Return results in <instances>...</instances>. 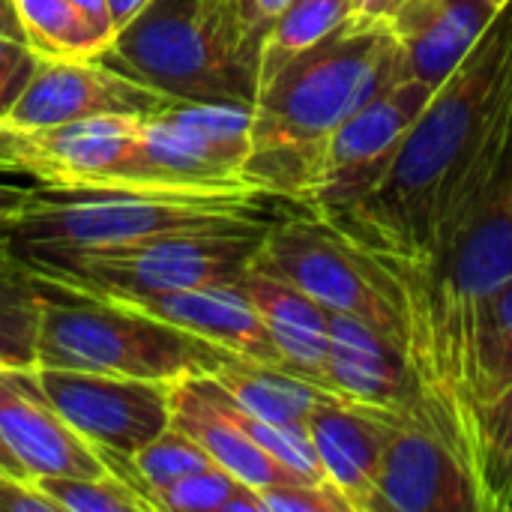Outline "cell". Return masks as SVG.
I'll list each match as a JSON object with an SVG mask.
<instances>
[{"instance_id": "30bf717a", "label": "cell", "mask_w": 512, "mask_h": 512, "mask_svg": "<svg viewBox=\"0 0 512 512\" xmlns=\"http://www.w3.org/2000/svg\"><path fill=\"white\" fill-rule=\"evenodd\" d=\"M435 90L429 81L405 78L351 114L324 144V177L306 210L321 216L372 195Z\"/></svg>"}, {"instance_id": "44dd1931", "label": "cell", "mask_w": 512, "mask_h": 512, "mask_svg": "<svg viewBox=\"0 0 512 512\" xmlns=\"http://www.w3.org/2000/svg\"><path fill=\"white\" fill-rule=\"evenodd\" d=\"M171 426L201 444L219 468L258 492L291 483H312L267 450H261L237 423H231L210 399H204L189 378L171 384Z\"/></svg>"}, {"instance_id": "83f0119b", "label": "cell", "mask_w": 512, "mask_h": 512, "mask_svg": "<svg viewBox=\"0 0 512 512\" xmlns=\"http://www.w3.org/2000/svg\"><path fill=\"white\" fill-rule=\"evenodd\" d=\"M33 483L57 512H156L150 498L114 468L102 477H39Z\"/></svg>"}, {"instance_id": "f35d334b", "label": "cell", "mask_w": 512, "mask_h": 512, "mask_svg": "<svg viewBox=\"0 0 512 512\" xmlns=\"http://www.w3.org/2000/svg\"><path fill=\"white\" fill-rule=\"evenodd\" d=\"M0 474H9V477L30 480V477H27V471L21 468V462L15 459V453L9 450V444L3 441V435H0Z\"/></svg>"}, {"instance_id": "f546056e", "label": "cell", "mask_w": 512, "mask_h": 512, "mask_svg": "<svg viewBox=\"0 0 512 512\" xmlns=\"http://www.w3.org/2000/svg\"><path fill=\"white\" fill-rule=\"evenodd\" d=\"M240 486L243 483L234 474L219 465H210L153 495V507L156 512H222Z\"/></svg>"}, {"instance_id": "3957f363", "label": "cell", "mask_w": 512, "mask_h": 512, "mask_svg": "<svg viewBox=\"0 0 512 512\" xmlns=\"http://www.w3.org/2000/svg\"><path fill=\"white\" fill-rule=\"evenodd\" d=\"M512 81V3L432 93L384 183L363 201L315 216L360 252L405 255L441 186L474 156Z\"/></svg>"}, {"instance_id": "5bb4252c", "label": "cell", "mask_w": 512, "mask_h": 512, "mask_svg": "<svg viewBox=\"0 0 512 512\" xmlns=\"http://www.w3.org/2000/svg\"><path fill=\"white\" fill-rule=\"evenodd\" d=\"M378 512H483V498L459 450L429 420L414 417L387 441Z\"/></svg>"}, {"instance_id": "ac0fdd59", "label": "cell", "mask_w": 512, "mask_h": 512, "mask_svg": "<svg viewBox=\"0 0 512 512\" xmlns=\"http://www.w3.org/2000/svg\"><path fill=\"white\" fill-rule=\"evenodd\" d=\"M123 303H132V306L234 354L243 363L285 369L282 351L276 348L261 312L255 309L249 294L240 288V282L204 285V288L156 294V297H141V300H123Z\"/></svg>"}, {"instance_id": "d590c367", "label": "cell", "mask_w": 512, "mask_h": 512, "mask_svg": "<svg viewBox=\"0 0 512 512\" xmlns=\"http://www.w3.org/2000/svg\"><path fill=\"white\" fill-rule=\"evenodd\" d=\"M33 189L27 186H12V183H0V216H18L21 207L27 204Z\"/></svg>"}, {"instance_id": "ba28073f", "label": "cell", "mask_w": 512, "mask_h": 512, "mask_svg": "<svg viewBox=\"0 0 512 512\" xmlns=\"http://www.w3.org/2000/svg\"><path fill=\"white\" fill-rule=\"evenodd\" d=\"M252 267L291 282L330 312L366 321L402 348V327L390 303L366 279L348 243L339 240L312 213L306 219L279 216L267 228V237L255 252Z\"/></svg>"}, {"instance_id": "6da1fadb", "label": "cell", "mask_w": 512, "mask_h": 512, "mask_svg": "<svg viewBox=\"0 0 512 512\" xmlns=\"http://www.w3.org/2000/svg\"><path fill=\"white\" fill-rule=\"evenodd\" d=\"M348 249L399 318L402 351L435 429L474 471L477 333L489 303L512 282V156L486 207L450 249L432 258Z\"/></svg>"}, {"instance_id": "603a6c76", "label": "cell", "mask_w": 512, "mask_h": 512, "mask_svg": "<svg viewBox=\"0 0 512 512\" xmlns=\"http://www.w3.org/2000/svg\"><path fill=\"white\" fill-rule=\"evenodd\" d=\"M45 309V288L12 234H0V366L33 369Z\"/></svg>"}, {"instance_id": "7a4b0ae2", "label": "cell", "mask_w": 512, "mask_h": 512, "mask_svg": "<svg viewBox=\"0 0 512 512\" xmlns=\"http://www.w3.org/2000/svg\"><path fill=\"white\" fill-rule=\"evenodd\" d=\"M405 78L411 72L387 21L351 15L261 81L243 180L306 210L324 177L327 138Z\"/></svg>"}, {"instance_id": "ab89813d", "label": "cell", "mask_w": 512, "mask_h": 512, "mask_svg": "<svg viewBox=\"0 0 512 512\" xmlns=\"http://www.w3.org/2000/svg\"><path fill=\"white\" fill-rule=\"evenodd\" d=\"M0 33L24 39V33H21V24H18V15H15V6H12V0H0Z\"/></svg>"}, {"instance_id": "8fae6325", "label": "cell", "mask_w": 512, "mask_h": 512, "mask_svg": "<svg viewBox=\"0 0 512 512\" xmlns=\"http://www.w3.org/2000/svg\"><path fill=\"white\" fill-rule=\"evenodd\" d=\"M111 192H240V162L192 126L177 102L147 114L129 153L93 186Z\"/></svg>"}, {"instance_id": "9a60e30c", "label": "cell", "mask_w": 512, "mask_h": 512, "mask_svg": "<svg viewBox=\"0 0 512 512\" xmlns=\"http://www.w3.org/2000/svg\"><path fill=\"white\" fill-rule=\"evenodd\" d=\"M0 435L30 480L102 477L111 471L105 456L57 414L33 369L0 366Z\"/></svg>"}, {"instance_id": "7402d4cb", "label": "cell", "mask_w": 512, "mask_h": 512, "mask_svg": "<svg viewBox=\"0 0 512 512\" xmlns=\"http://www.w3.org/2000/svg\"><path fill=\"white\" fill-rule=\"evenodd\" d=\"M210 375L228 390V396L240 408H246L249 414H255L273 426H282V429H291L300 435H309L312 411L327 396H333L294 372L243 363V360H231Z\"/></svg>"}, {"instance_id": "f1b7e54d", "label": "cell", "mask_w": 512, "mask_h": 512, "mask_svg": "<svg viewBox=\"0 0 512 512\" xmlns=\"http://www.w3.org/2000/svg\"><path fill=\"white\" fill-rule=\"evenodd\" d=\"M512 384V282L489 303L477 333V402L501 396Z\"/></svg>"}, {"instance_id": "ffe728a7", "label": "cell", "mask_w": 512, "mask_h": 512, "mask_svg": "<svg viewBox=\"0 0 512 512\" xmlns=\"http://www.w3.org/2000/svg\"><path fill=\"white\" fill-rule=\"evenodd\" d=\"M240 288L249 294L261 312L276 348L285 357V369L312 381L315 387L330 390V309L294 288L291 282L258 270L240 276ZM336 396V393H333Z\"/></svg>"}, {"instance_id": "52a82bcc", "label": "cell", "mask_w": 512, "mask_h": 512, "mask_svg": "<svg viewBox=\"0 0 512 512\" xmlns=\"http://www.w3.org/2000/svg\"><path fill=\"white\" fill-rule=\"evenodd\" d=\"M276 219H240L156 234L138 243L78 252L33 273L57 288L108 300H141L240 282Z\"/></svg>"}, {"instance_id": "d4e9b609", "label": "cell", "mask_w": 512, "mask_h": 512, "mask_svg": "<svg viewBox=\"0 0 512 512\" xmlns=\"http://www.w3.org/2000/svg\"><path fill=\"white\" fill-rule=\"evenodd\" d=\"M477 486L483 512L512 510V384L477 414Z\"/></svg>"}, {"instance_id": "7c38bea8", "label": "cell", "mask_w": 512, "mask_h": 512, "mask_svg": "<svg viewBox=\"0 0 512 512\" xmlns=\"http://www.w3.org/2000/svg\"><path fill=\"white\" fill-rule=\"evenodd\" d=\"M141 120L135 114L60 126H12L0 120V174H24L45 189H93L129 153Z\"/></svg>"}, {"instance_id": "d6a6232c", "label": "cell", "mask_w": 512, "mask_h": 512, "mask_svg": "<svg viewBox=\"0 0 512 512\" xmlns=\"http://www.w3.org/2000/svg\"><path fill=\"white\" fill-rule=\"evenodd\" d=\"M0 512H57V507L33 480L0 474Z\"/></svg>"}, {"instance_id": "e0dca14e", "label": "cell", "mask_w": 512, "mask_h": 512, "mask_svg": "<svg viewBox=\"0 0 512 512\" xmlns=\"http://www.w3.org/2000/svg\"><path fill=\"white\" fill-rule=\"evenodd\" d=\"M405 423L387 411L327 396L309 417V438L327 483L354 512H378V474L393 429Z\"/></svg>"}, {"instance_id": "4316f807", "label": "cell", "mask_w": 512, "mask_h": 512, "mask_svg": "<svg viewBox=\"0 0 512 512\" xmlns=\"http://www.w3.org/2000/svg\"><path fill=\"white\" fill-rule=\"evenodd\" d=\"M351 15H354V0H291L264 39L261 81L294 54L321 42Z\"/></svg>"}, {"instance_id": "60d3db41", "label": "cell", "mask_w": 512, "mask_h": 512, "mask_svg": "<svg viewBox=\"0 0 512 512\" xmlns=\"http://www.w3.org/2000/svg\"><path fill=\"white\" fill-rule=\"evenodd\" d=\"M489 3H492L495 9H504V6H507V3H512V0H489Z\"/></svg>"}, {"instance_id": "2e32d148", "label": "cell", "mask_w": 512, "mask_h": 512, "mask_svg": "<svg viewBox=\"0 0 512 512\" xmlns=\"http://www.w3.org/2000/svg\"><path fill=\"white\" fill-rule=\"evenodd\" d=\"M330 390L363 408L432 423L405 351L366 321L342 312L330 315Z\"/></svg>"}, {"instance_id": "d6986e66", "label": "cell", "mask_w": 512, "mask_h": 512, "mask_svg": "<svg viewBox=\"0 0 512 512\" xmlns=\"http://www.w3.org/2000/svg\"><path fill=\"white\" fill-rule=\"evenodd\" d=\"M498 12L489 0H402L384 21L411 78L441 87L477 48Z\"/></svg>"}, {"instance_id": "e575fe53", "label": "cell", "mask_w": 512, "mask_h": 512, "mask_svg": "<svg viewBox=\"0 0 512 512\" xmlns=\"http://www.w3.org/2000/svg\"><path fill=\"white\" fill-rule=\"evenodd\" d=\"M93 27H99L108 39H114V18H111V3L108 0H69Z\"/></svg>"}, {"instance_id": "9c48e42d", "label": "cell", "mask_w": 512, "mask_h": 512, "mask_svg": "<svg viewBox=\"0 0 512 512\" xmlns=\"http://www.w3.org/2000/svg\"><path fill=\"white\" fill-rule=\"evenodd\" d=\"M57 414L102 456L132 459L171 426V384L33 366Z\"/></svg>"}, {"instance_id": "4fadbf2b", "label": "cell", "mask_w": 512, "mask_h": 512, "mask_svg": "<svg viewBox=\"0 0 512 512\" xmlns=\"http://www.w3.org/2000/svg\"><path fill=\"white\" fill-rule=\"evenodd\" d=\"M174 105L153 87L111 69L99 57H39L30 84L3 123L60 126L105 114L147 117Z\"/></svg>"}, {"instance_id": "74e56055", "label": "cell", "mask_w": 512, "mask_h": 512, "mask_svg": "<svg viewBox=\"0 0 512 512\" xmlns=\"http://www.w3.org/2000/svg\"><path fill=\"white\" fill-rule=\"evenodd\" d=\"M111 3V18H114V30H120L123 24H129L150 0H108Z\"/></svg>"}, {"instance_id": "836d02e7", "label": "cell", "mask_w": 512, "mask_h": 512, "mask_svg": "<svg viewBox=\"0 0 512 512\" xmlns=\"http://www.w3.org/2000/svg\"><path fill=\"white\" fill-rule=\"evenodd\" d=\"M288 3L291 0H237V9H240V18H243L246 30L264 45L270 27L276 24V18L282 15V9Z\"/></svg>"}, {"instance_id": "8992f818", "label": "cell", "mask_w": 512, "mask_h": 512, "mask_svg": "<svg viewBox=\"0 0 512 512\" xmlns=\"http://www.w3.org/2000/svg\"><path fill=\"white\" fill-rule=\"evenodd\" d=\"M42 282V279H39ZM45 309L36 342V366L105 372L174 384L210 375L234 354L123 300L66 291L42 282Z\"/></svg>"}, {"instance_id": "484cf974", "label": "cell", "mask_w": 512, "mask_h": 512, "mask_svg": "<svg viewBox=\"0 0 512 512\" xmlns=\"http://www.w3.org/2000/svg\"><path fill=\"white\" fill-rule=\"evenodd\" d=\"M108 468L120 471L126 480H132L153 504V495L165 492L168 486L180 483L189 474H198L210 465H216L201 444H195L186 432L177 426H168L159 438H153L147 447H141L132 459L105 456ZM156 510V507H153Z\"/></svg>"}, {"instance_id": "5b68a950", "label": "cell", "mask_w": 512, "mask_h": 512, "mask_svg": "<svg viewBox=\"0 0 512 512\" xmlns=\"http://www.w3.org/2000/svg\"><path fill=\"white\" fill-rule=\"evenodd\" d=\"M276 195L240 192H111L33 189L12 228V246L30 267L78 252L138 243L156 234L240 219H279Z\"/></svg>"}, {"instance_id": "277c9868", "label": "cell", "mask_w": 512, "mask_h": 512, "mask_svg": "<svg viewBox=\"0 0 512 512\" xmlns=\"http://www.w3.org/2000/svg\"><path fill=\"white\" fill-rule=\"evenodd\" d=\"M261 51L237 0H150L99 60L171 102L255 108Z\"/></svg>"}, {"instance_id": "cb8c5ba5", "label": "cell", "mask_w": 512, "mask_h": 512, "mask_svg": "<svg viewBox=\"0 0 512 512\" xmlns=\"http://www.w3.org/2000/svg\"><path fill=\"white\" fill-rule=\"evenodd\" d=\"M24 42L39 57H99L111 42L69 0H12Z\"/></svg>"}, {"instance_id": "1f68e13d", "label": "cell", "mask_w": 512, "mask_h": 512, "mask_svg": "<svg viewBox=\"0 0 512 512\" xmlns=\"http://www.w3.org/2000/svg\"><path fill=\"white\" fill-rule=\"evenodd\" d=\"M36 63L39 54L24 39L0 33V120H6V114L30 84Z\"/></svg>"}, {"instance_id": "4dcf8cb0", "label": "cell", "mask_w": 512, "mask_h": 512, "mask_svg": "<svg viewBox=\"0 0 512 512\" xmlns=\"http://www.w3.org/2000/svg\"><path fill=\"white\" fill-rule=\"evenodd\" d=\"M267 512H354L330 483H291L261 492Z\"/></svg>"}, {"instance_id": "8d00e7d4", "label": "cell", "mask_w": 512, "mask_h": 512, "mask_svg": "<svg viewBox=\"0 0 512 512\" xmlns=\"http://www.w3.org/2000/svg\"><path fill=\"white\" fill-rule=\"evenodd\" d=\"M402 0H354V15L363 21H384Z\"/></svg>"}]
</instances>
